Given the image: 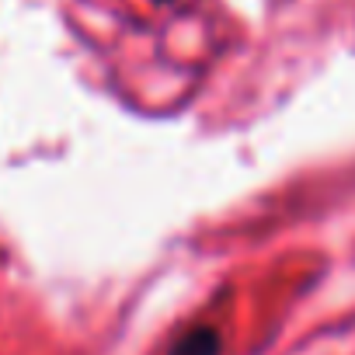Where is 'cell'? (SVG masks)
<instances>
[{"label": "cell", "mask_w": 355, "mask_h": 355, "mask_svg": "<svg viewBox=\"0 0 355 355\" xmlns=\"http://www.w3.org/2000/svg\"><path fill=\"white\" fill-rule=\"evenodd\" d=\"M171 355H220V334L213 327H196L171 348Z\"/></svg>", "instance_id": "6da1fadb"}]
</instances>
